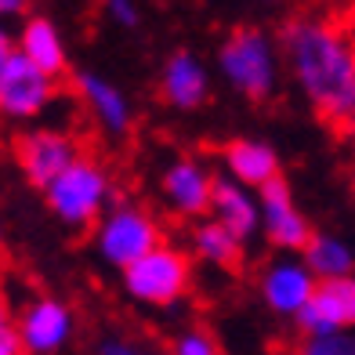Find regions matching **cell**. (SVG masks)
<instances>
[{
  "label": "cell",
  "mask_w": 355,
  "mask_h": 355,
  "mask_svg": "<svg viewBox=\"0 0 355 355\" xmlns=\"http://www.w3.org/2000/svg\"><path fill=\"white\" fill-rule=\"evenodd\" d=\"M279 58L312 112L355 138V40L319 15H294L279 26Z\"/></svg>",
  "instance_id": "obj_1"
},
{
  "label": "cell",
  "mask_w": 355,
  "mask_h": 355,
  "mask_svg": "<svg viewBox=\"0 0 355 355\" xmlns=\"http://www.w3.org/2000/svg\"><path fill=\"white\" fill-rule=\"evenodd\" d=\"M218 73L250 102H268L279 91V44L257 26H236L218 47Z\"/></svg>",
  "instance_id": "obj_2"
},
{
  "label": "cell",
  "mask_w": 355,
  "mask_h": 355,
  "mask_svg": "<svg viewBox=\"0 0 355 355\" xmlns=\"http://www.w3.org/2000/svg\"><path fill=\"white\" fill-rule=\"evenodd\" d=\"M44 196H47L51 214L62 225H69V229H91V225L109 211L112 178H109L105 164H98V159L76 156L73 164L44 189Z\"/></svg>",
  "instance_id": "obj_3"
},
{
  "label": "cell",
  "mask_w": 355,
  "mask_h": 355,
  "mask_svg": "<svg viewBox=\"0 0 355 355\" xmlns=\"http://www.w3.org/2000/svg\"><path fill=\"white\" fill-rule=\"evenodd\" d=\"M192 286V261L189 254H182L178 247L159 243L145 257H138L135 265L123 268V290L127 297L149 309H171L178 304Z\"/></svg>",
  "instance_id": "obj_4"
},
{
  "label": "cell",
  "mask_w": 355,
  "mask_h": 355,
  "mask_svg": "<svg viewBox=\"0 0 355 355\" xmlns=\"http://www.w3.org/2000/svg\"><path fill=\"white\" fill-rule=\"evenodd\" d=\"M159 243H164V236H159L156 218L141 211L138 203H116L94 221V250L102 254L105 265L120 272Z\"/></svg>",
  "instance_id": "obj_5"
},
{
  "label": "cell",
  "mask_w": 355,
  "mask_h": 355,
  "mask_svg": "<svg viewBox=\"0 0 355 355\" xmlns=\"http://www.w3.org/2000/svg\"><path fill=\"white\" fill-rule=\"evenodd\" d=\"M55 94H58L55 80L15 51L0 69V120H11V123L37 120L55 102Z\"/></svg>",
  "instance_id": "obj_6"
},
{
  "label": "cell",
  "mask_w": 355,
  "mask_h": 355,
  "mask_svg": "<svg viewBox=\"0 0 355 355\" xmlns=\"http://www.w3.org/2000/svg\"><path fill=\"white\" fill-rule=\"evenodd\" d=\"M76 315L58 297H33L15 319V341L22 355H58L73 341Z\"/></svg>",
  "instance_id": "obj_7"
},
{
  "label": "cell",
  "mask_w": 355,
  "mask_h": 355,
  "mask_svg": "<svg viewBox=\"0 0 355 355\" xmlns=\"http://www.w3.org/2000/svg\"><path fill=\"white\" fill-rule=\"evenodd\" d=\"M257 214H261V229H265L272 247L297 254L312 239V225H309V218L297 211L294 189H290V182L283 174L257 189Z\"/></svg>",
  "instance_id": "obj_8"
},
{
  "label": "cell",
  "mask_w": 355,
  "mask_h": 355,
  "mask_svg": "<svg viewBox=\"0 0 355 355\" xmlns=\"http://www.w3.org/2000/svg\"><path fill=\"white\" fill-rule=\"evenodd\" d=\"M297 327L304 337H330L355 330V276L315 283L309 304L297 312Z\"/></svg>",
  "instance_id": "obj_9"
},
{
  "label": "cell",
  "mask_w": 355,
  "mask_h": 355,
  "mask_svg": "<svg viewBox=\"0 0 355 355\" xmlns=\"http://www.w3.org/2000/svg\"><path fill=\"white\" fill-rule=\"evenodd\" d=\"M15 156H19V167L26 174V182L37 185V189H47L80 153H76L73 135L55 131V127H33V131H26L15 141Z\"/></svg>",
  "instance_id": "obj_10"
},
{
  "label": "cell",
  "mask_w": 355,
  "mask_h": 355,
  "mask_svg": "<svg viewBox=\"0 0 355 355\" xmlns=\"http://www.w3.org/2000/svg\"><path fill=\"white\" fill-rule=\"evenodd\" d=\"M257 290H261V301H265L268 312H276L283 319H297V312L312 297L315 279H312V272L304 268V261H297V257H279V261H272L261 272Z\"/></svg>",
  "instance_id": "obj_11"
},
{
  "label": "cell",
  "mask_w": 355,
  "mask_h": 355,
  "mask_svg": "<svg viewBox=\"0 0 355 355\" xmlns=\"http://www.w3.org/2000/svg\"><path fill=\"white\" fill-rule=\"evenodd\" d=\"M211 182H214V174L207 171L200 159L178 156L174 164H167L164 174H159V192H164V200L171 203L174 214L203 218L211 211Z\"/></svg>",
  "instance_id": "obj_12"
},
{
  "label": "cell",
  "mask_w": 355,
  "mask_h": 355,
  "mask_svg": "<svg viewBox=\"0 0 355 355\" xmlns=\"http://www.w3.org/2000/svg\"><path fill=\"white\" fill-rule=\"evenodd\" d=\"M76 94H80V102L87 105V112L105 135L123 138L127 131H131V123H135L131 102H127V94L112 84V80H105L94 69H80L76 73Z\"/></svg>",
  "instance_id": "obj_13"
},
{
  "label": "cell",
  "mask_w": 355,
  "mask_h": 355,
  "mask_svg": "<svg viewBox=\"0 0 355 355\" xmlns=\"http://www.w3.org/2000/svg\"><path fill=\"white\" fill-rule=\"evenodd\" d=\"M159 94L171 109L192 112L200 109L207 98H211V76H207V66L200 62V55L192 51H174L164 62V73H159Z\"/></svg>",
  "instance_id": "obj_14"
},
{
  "label": "cell",
  "mask_w": 355,
  "mask_h": 355,
  "mask_svg": "<svg viewBox=\"0 0 355 355\" xmlns=\"http://www.w3.org/2000/svg\"><path fill=\"white\" fill-rule=\"evenodd\" d=\"M211 218L225 225L239 243H247L250 236L261 229V214H257V196L250 189L236 185L232 178H214L211 182Z\"/></svg>",
  "instance_id": "obj_15"
},
{
  "label": "cell",
  "mask_w": 355,
  "mask_h": 355,
  "mask_svg": "<svg viewBox=\"0 0 355 355\" xmlns=\"http://www.w3.org/2000/svg\"><path fill=\"white\" fill-rule=\"evenodd\" d=\"M225 159V178H232L243 189H261L272 178H279V156L268 141L257 138H232L221 149Z\"/></svg>",
  "instance_id": "obj_16"
},
{
  "label": "cell",
  "mask_w": 355,
  "mask_h": 355,
  "mask_svg": "<svg viewBox=\"0 0 355 355\" xmlns=\"http://www.w3.org/2000/svg\"><path fill=\"white\" fill-rule=\"evenodd\" d=\"M15 51H19L26 62H33V66L47 76H58L66 73V44H62V33L51 19H44V15H29L19 40H15Z\"/></svg>",
  "instance_id": "obj_17"
},
{
  "label": "cell",
  "mask_w": 355,
  "mask_h": 355,
  "mask_svg": "<svg viewBox=\"0 0 355 355\" xmlns=\"http://www.w3.org/2000/svg\"><path fill=\"white\" fill-rule=\"evenodd\" d=\"M304 257V268L312 272V279L322 283V279H345V276H355V250L337 236H327V232H312V239L304 243L301 250Z\"/></svg>",
  "instance_id": "obj_18"
},
{
  "label": "cell",
  "mask_w": 355,
  "mask_h": 355,
  "mask_svg": "<svg viewBox=\"0 0 355 355\" xmlns=\"http://www.w3.org/2000/svg\"><path fill=\"white\" fill-rule=\"evenodd\" d=\"M192 250H196L200 261L214 265V268H225V272H239L243 268V243L225 229V225H218L214 218H203L196 229H192Z\"/></svg>",
  "instance_id": "obj_19"
},
{
  "label": "cell",
  "mask_w": 355,
  "mask_h": 355,
  "mask_svg": "<svg viewBox=\"0 0 355 355\" xmlns=\"http://www.w3.org/2000/svg\"><path fill=\"white\" fill-rule=\"evenodd\" d=\"M297 355H355V334H330V337H304Z\"/></svg>",
  "instance_id": "obj_20"
},
{
  "label": "cell",
  "mask_w": 355,
  "mask_h": 355,
  "mask_svg": "<svg viewBox=\"0 0 355 355\" xmlns=\"http://www.w3.org/2000/svg\"><path fill=\"white\" fill-rule=\"evenodd\" d=\"M171 355H221L218 341L203 330H182L174 337V352Z\"/></svg>",
  "instance_id": "obj_21"
},
{
  "label": "cell",
  "mask_w": 355,
  "mask_h": 355,
  "mask_svg": "<svg viewBox=\"0 0 355 355\" xmlns=\"http://www.w3.org/2000/svg\"><path fill=\"white\" fill-rule=\"evenodd\" d=\"M102 8H105L112 26H120V29H138L141 26L138 0H102Z\"/></svg>",
  "instance_id": "obj_22"
},
{
  "label": "cell",
  "mask_w": 355,
  "mask_h": 355,
  "mask_svg": "<svg viewBox=\"0 0 355 355\" xmlns=\"http://www.w3.org/2000/svg\"><path fill=\"white\" fill-rule=\"evenodd\" d=\"M98 355H153V352H145L135 341H123V337H109V341L98 345Z\"/></svg>",
  "instance_id": "obj_23"
},
{
  "label": "cell",
  "mask_w": 355,
  "mask_h": 355,
  "mask_svg": "<svg viewBox=\"0 0 355 355\" xmlns=\"http://www.w3.org/2000/svg\"><path fill=\"white\" fill-rule=\"evenodd\" d=\"M15 55V40H11V33L4 26H0V69H4V62Z\"/></svg>",
  "instance_id": "obj_24"
},
{
  "label": "cell",
  "mask_w": 355,
  "mask_h": 355,
  "mask_svg": "<svg viewBox=\"0 0 355 355\" xmlns=\"http://www.w3.org/2000/svg\"><path fill=\"white\" fill-rule=\"evenodd\" d=\"M29 0H0V19H11V15H22Z\"/></svg>",
  "instance_id": "obj_25"
},
{
  "label": "cell",
  "mask_w": 355,
  "mask_h": 355,
  "mask_svg": "<svg viewBox=\"0 0 355 355\" xmlns=\"http://www.w3.org/2000/svg\"><path fill=\"white\" fill-rule=\"evenodd\" d=\"M8 334H15V319L8 312V304L0 301V337H8Z\"/></svg>",
  "instance_id": "obj_26"
},
{
  "label": "cell",
  "mask_w": 355,
  "mask_h": 355,
  "mask_svg": "<svg viewBox=\"0 0 355 355\" xmlns=\"http://www.w3.org/2000/svg\"><path fill=\"white\" fill-rule=\"evenodd\" d=\"M0 355H22L19 341H15V334H8V337H0Z\"/></svg>",
  "instance_id": "obj_27"
},
{
  "label": "cell",
  "mask_w": 355,
  "mask_h": 355,
  "mask_svg": "<svg viewBox=\"0 0 355 355\" xmlns=\"http://www.w3.org/2000/svg\"><path fill=\"white\" fill-rule=\"evenodd\" d=\"M352 196H355V178H352Z\"/></svg>",
  "instance_id": "obj_28"
},
{
  "label": "cell",
  "mask_w": 355,
  "mask_h": 355,
  "mask_svg": "<svg viewBox=\"0 0 355 355\" xmlns=\"http://www.w3.org/2000/svg\"><path fill=\"white\" fill-rule=\"evenodd\" d=\"M0 239H4V225H0Z\"/></svg>",
  "instance_id": "obj_29"
},
{
  "label": "cell",
  "mask_w": 355,
  "mask_h": 355,
  "mask_svg": "<svg viewBox=\"0 0 355 355\" xmlns=\"http://www.w3.org/2000/svg\"><path fill=\"white\" fill-rule=\"evenodd\" d=\"M352 40H355V37H352Z\"/></svg>",
  "instance_id": "obj_30"
}]
</instances>
